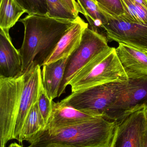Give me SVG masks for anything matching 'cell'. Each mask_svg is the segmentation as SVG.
Here are the masks:
<instances>
[{
	"mask_svg": "<svg viewBox=\"0 0 147 147\" xmlns=\"http://www.w3.org/2000/svg\"><path fill=\"white\" fill-rule=\"evenodd\" d=\"M95 116L72 107L60 105L54 102L53 109L46 124V130H55L78 124Z\"/></svg>",
	"mask_w": 147,
	"mask_h": 147,
	"instance_id": "obj_14",
	"label": "cell"
},
{
	"mask_svg": "<svg viewBox=\"0 0 147 147\" xmlns=\"http://www.w3.org/2000/svg\"><path fill=\"white\" fill-rule=\"evenodd\" d=\"M88 27V23L78 16L72 26L58 42L44 65L69 57L79 46L83 33Z\"/></svg>",
	"mask_w": 147,
	"mask_h": 147,
	"instance_id": "obj_11",
	"label": "cell"
},
{
	"mask_svg": "<svg viewBox=\"0 0 147 147\" xmlns=\"http://www.w3.org/2000/svg\"><path fill=\"white\" fill-rule=\"evenodd\" d=\"M146 1H147V0H146Z\"/></svg>",
	"mask_w": 147,
	"mask_h": 147,
	"instance_id": "obj_31",
	"label": "cell"
},
{
	"mask_svg": "<svg viewBox=\"0 0 147 147\" xmlns=\"http://www.w3.org/2000/svg\"><path fill=\"white\" fill-rule=\"evenodd\" d=\"M42 84L41 67L33 66L25 74L24 88L21 96L20 106L14 129L13 140H18L25 119L34 104L37 102L40 87Z\"/></svg>",
	"mask_w": 147,
	"mask_h": 147,
	"instance_id": "obj_10",
	"label": "cell"
},
{
	"mask_svg": "<svg viewBox=\"0 0 147 147\" xmlns=\"http://www.w3.org/2000/svg\"><path fill=\"white\" fill-rule=\"evenodd\" d=\"M47 6V16L58 19L74 20L76 16L60 0H46Z\"/></svg>",
	"mask_w": 147,
	"mask_h": 147,
	"instance_id": "obj_19",
	"label": "cell"
},
{
	"mask_svg": "<svg viewBox=\"0 0 147 147\" xmlns=\"http://www.w3.org/2000/svg\"><path fill=\"white\" fill-rule=\"evenodd\" d=\"M109 47L105 36L89 27L86 28L83 33L79 46L68 57L58 97L65 92L70 81L77 73Z\"/></svg>",
	"mask_w": 147,
	"mask_h": 147,
	"instance_id": "obj_6",
	"label": "cell"
},
{
	"mask_svg": "<svg viewBox=\"0 0 147 147\" xmlns=\"http://www.w3.org/2000/svg\"><path fill=\"white\" fill-rule=\"evenodd\" d=\"M28 15H47L46 0H16Z\"/></svg>",
	"mask_w": 147,
	"mask_h": 147,
	"instance_id": "obj_21",
	"label": "cell"
},
{
	"mask_svg": "<svg viewBox=\"0 0 147 147\" xmlns=\"http://www.w3.org/2000/svg\"><path fill=\"white\" fill-rule=\"evenodd\" d=\"M144 147H147V126L145 132Z\"/></svg>",
	"mask_w": 147,
	"mask_h": 147,
	"instance_id": "obj_26",
	"label": "cell"
},
{
	"mask_svg": "<svg viewBox=\"0 0 147 147\" xmlns=\"http://www.w3.org/2000/svg\"><path fill=\"white\" fill-rule=\"evenodd\" d=\"M101 11L114 17H120L124 14L120 0H96Z\"/></svg>",
	"mask_w": 147,
	"mask_h": 147,
	"instance_id": "obj_23",
	"label": "cell"
},
{
	"mask_svg": "<svg viewBox=\"0 0 147 147\" xmlns=\"http://www.w3.org/2000/svg\"><path fill=\"white\" fill-rule=\"evenodd\" d=\"M83 15L90 25L95 20H102L104 23L105 18L96 3L91 0H77Z\"/></svg>",
	"mask_w": 147,
	"mask_h": 147,
	"instance_id": "obj_20",
	"label": "cell"
},
{
	"mask_svg": "<svg viewBox=\"0 0 147 147\" xmlns=\"http://www.w3.org/2000/svg\"><path fill=\"white\" fill-rule=\"evenodd\" d=\"M100 11L105 18L102 28L108 41L147 51V25L130 22Z\"/></svg>",
	"mask_w": 147,
	"mask_h": 147,
	"instance_id": "obj_8",
	"label": "cell"
},
{
	"mask_svg": "<svg viewBox=\"0 0 147 147\" xmlns=\"http://www.w3.org/2000/svg\"><path fill=\"white\" fill-rule=\"evenodd\" d=\"M116 50L129 79H134L147 76L146 51L123 44H119Z\"/></svg>",
	"mask_w": 147,
	"mask_h": 147,
	"instance_id": "obj_13",
	"label": "cell"
},
{
	"mask_svg": "<svg viewBox=\"0 0 147 147\" xmlns=\"http://www.w3.org/2000/svg\"><path fill=\"white\" fill-rule=\"evenodd\" d=\"M127 81L104 84L72 92L58 102L93 116L104 117L125 89Z\"/></svg>",
	"mask_w": 147,
	"mask_h": 147,
	"instance_id": "obj_4",
	"label": "cell"
},
{
	"mask_svg": "<svg viewBox=\"0 0 147 147\" xmlns=\"http://www.w3.org/2000/svg\"></svg>",
	"mask_w": 147,
	"mask_h": 147,
	"instance_id": "obj_30",
	"label": "cell"
},
{
	"mask_svg": "<svg viewBox=\"0 0 147 147\" xmlns=\"http://www.w3.org/2000/svg\"><path fill=\"white\" fill-rule=\"evenodd\" d=\"M147 107V76L129 79L124 90L107 111L104 118L116 122Z\"/></svg>",
	"mask_w": 147,
	"mask_h": 147,
	"instance_id": "obj_7",
	"label": "cell"
},
{
	"mask_svg": "<svg viewBox=\"0 0 147 147\" xmlns=\"http://www.w3.org/2000/svg\"><path fill=\"white\" fill-rule=\"evenodd\" d=\"M117 123L110 147H144L147 126L145 109L130 114Z\"/></svg>",
	"mask_w": 147,
	"mask_h": 147,
	"instance_id": "obj_9",
	"label": "cell"
},
{
	"mask_svg": "<svg viewBox=\"0 0 147 147\" xmlns=\"http://www.w3.org/2000/svg\"><path fill=\"white\" fill-rule=\"evenodd\" d=\"M25 81V74L12 78L0 76V147H6L13 140Z\"/></svg>",
	"mask_w": 147,
	"mask_h": 147,
	"instance_id": "obj_5",
	"label": "cell"
},
{
	"mask_svg": "<svg viewBox=\"0 0 147 147\" xmlns=\"http://www.w3.org/2000/svg\"><path fill=\"white\" fill-rule=\"evenodd\" d=\"M145 110H146V114L147 117V107L145 109Z\"/></svg>",
	"mask_w": 147,
	"mask_h": 147,
	"instance_id": "obj_28",
	"label": "cell"
},
{
	"mask_svg": "<svg viewBox=\"0 0 147 147\" xmlns=\"http://www.w3.org/2000/svg\"><path fill=\"white\" fill-rule=\"evenodd\" d=\"M75 20L28 15L19 20L24 27L23 42L19 50L22 59V75L26 74L33 66H43Z\"/></svg>",
	"mask_w": 147,
	"mask_h": 147,
	"instance_id": "obj_1",
	"label": "cell"
},
{
	"mask_svg": "<svg viewBox=\"0 0 147 147\" xmlns=\"http://www.w3.org/2000/svg\"><path fill=\"white\" fill-rule=\"evenodd\" d=\"M54 103V102L51 100L47 96L43 87L42 82L39 91L37 103L40 111L45 122L46 124L51 114Z\"/></svg>",
	"mask_w": 147,
	"mask_h": 147,
	"instance_id": "obj_22",
	"label": "cell"
},
{
	"mask_svg": "<svg viewBox=\"0 0 147 147\" xmlns=\"http://www.w3.org/2000/svg\"><path fill=\"white\" fill-rule=\"evenodd\" d=\"M63 4L68 8L76 16H79V14L83 13V11L78 3L76 0H60Z\"/></svg>",
	"mask_w": 147,
	"mask_h": 147,
	"instance_id": "obj_24",
	"label": "cell"
},
{
	"mask_svg": "<svg viewBox=\"0 0 147 147\" xmlns=\"http://www.w3.org/2000/svg\"><path fill=\"white\" fill-rule=\"evenodd\" d=\"M129 78L114 47H109L89 62L69 83L72 92L112 83H121Z\"/></svg>",
	"mask_w": 147,
	"mask_h": 147,
	"instance_id": "obj_3",
	"label": "cell"
},
{
	"mask_svg": "<svg viewBox=\"0 0 147 147\" xmlns=\"http://www.w3.org/2000/svg\"><path fill=\"white\" fill-rule=\"evenodd\" d=\"M124 11L120 19L147 25V8L135 0H120Z\"/></svg>",
	"mask_w": 147,
	"mask_h": 147,
	"instance_id": "obj_18",
	"label": "cell"
},
{
	"mask_svg": "<svg viewBox=\"0 0 147 147\" xmlns=\"http://www.w3.org/2000/svg\"><path fill=\"white\" fill-rule=\"evenodd\" d=\"M22 59L13 45L9 30L0 28V76L15 78L22 75Z\"/></svg>",
	"mask_w": 147,
	"mask_h": 147,
	"instance_id": "obj_12",
	"label": "cell"
},
{
	"mask_svg": "<svg viewBox=\"0 0 147 147\" xmlns=\"http://www.w3.org/2000/svg\"><path fill=\"white\" fill-rule=\"evenodd\" d=\"M91 1H94V2L96 3H97V2H96V0H91Z\"/></svg>",
	"mask_w": 147,
	"mask_h": 147,
	"instance_id": "obj_29",
	"label": "cell"
},
{
	"mask_svg": "<svg viewBox=\"0 0 147 147\" xmlns=\"http://www.w3.org/2000/svg\"><path fill=\"white\" fill-rule=\"evenodd\" d=\"M8 147H23L21 145L17 144L16 142H14V143H11L10 145H9Z\"/></svg>",
	"mask_w": 147,
	"mask_h": 147,
	"instance_id": "obj_27",
	"label": "cell"
},
{
	"mask_svg": "<svg viewBox=\"0 0 147 147\" xmlns=\"http://www.w3.org/2000/svg\"><path fill=\"white\" fill-rule=\"evenodd\" d=\"M26 10L16 0H1L0 28L9 30Z\"/></svg>",
	"mask_w": 147,
	"mask_h": 147,
	"instance_id": "obj_17",
	"label": "cell"
},
{
	"mask_svg": "<svg viewBox=\"0 0 147 147\" xmlns=\"http://www.w3.org/2000/svg\"><path fill=\"white\" fill-rule=\"evenodd\" d=\"M116 122L95 117L55 130L43 129L28 141L27 147H110Z\"/></svg>",
	"mask_w": 147,
	"mask_h": 147,
	"instance_id": "obj_2",
	"label": "cell"
},
{
	"mask_svg": "<svg viewBox=\"0 0 147 147\" xmlns=\"http://www.w3.org/2000/svg\"><path fill=\"white\" fill-rule=\"evenodd\" d=\"M46 123L40 111L37 102L29 111L17 140L21 143L24 141H29L40 131L45 129Z\"/></svg>",
	"mask_w": 147,
	"mask_h": 147,
	"instance_id": "obj_16",
	"label": "cell"
},
{
	"mask_svg": "<svg viewBox=\"0 0 147 147\" xmlns=\"http://www.w3.org/2000/svg\"><path fill=\"white\" fill-rule=\"evenodd\" d=\"M68 59H62L42 66V84L51 100L58 97L59 90L64 79Z\"/></svg>",
	"mask_w": 147,
	"mask_h": 147,
	"instance_id": "obj_15",
	"label": "cell"
},
{
	"mask_svg": "<svg viewBox=\"0 0 147 147\" xmlns=\"http://www.w3.org/2000/svg\"><path fill=\"white\" fill-rule=\"evenodd\" d=\"M135 1L147 8V1L146 0H135Z\"/></svg>",
	"mask_w": 147,
	"mask_h": 147,
	"instance_id": "obj_25",
	"label": "cell"
},
{
	"mask_svg": "<svg viewBox=\"0 0 147 147\" xmlns=\"http://www.w3.org/2000/svg\"><path fill=\"white\" fill-rule=\"evenodd\" d=\"M146 51L147 52V51Z\"/></svg>",
	"mask_w": 147,
	"mask_h": 147,
	"instance_id": "obj_32",
	"label": "cell"
}]
</instances>
